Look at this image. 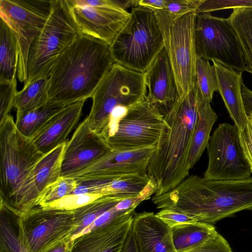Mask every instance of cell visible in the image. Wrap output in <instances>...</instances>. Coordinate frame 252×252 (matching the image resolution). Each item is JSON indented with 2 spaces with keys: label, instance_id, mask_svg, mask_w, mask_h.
I'll use <instances>...</instances> for the list:
<instances>
[{
  "label": "cell",
  "instance_id": "36",
  "mask_svg": "<svg viewBox=\"0 0 252 252\" xmlns=\"http://www.w3.org/2000/svg\"><path fill=\"white\" fill-rule=\"evenodd\" d=\"M187 252H233L226 239L218 232L197 247Z\"/></svg>",
  "mask_w": 252,
  "mask_h": 252
},
{
  "label": "cell",
  "instance_id": "30",
  "mask_svg": "<svg viewBox=\"0 0 252 252\" xmlns=\"http://www.w3.org/2000/svg\"><path fill=\"white\" fill-rule=\"evenodd\" d=\"M149 180L147 173L124 175L106 186L99 194L102 196L124 195L136 196L144 189Z\"/></svg>",
  "mask_w": 252,
  "mask_h": 252
},
{
  "label": "cell",
  "instance_id": "13",
  "mask_svg": "<svg viewBox=\"0 0 252 252\" xmlns=\"http://www.w3.org/2000/svg\"><path fill=\"white\" fill-rule=\"evenodd\" d=\"M74 210L38 207L23 219L32 252H48L71 241L75 230Z\"/></svg>",
  "mask_w": 252,
  "mask_h": 252
},
{
  "label": "cell",
  "instance_id": "5",
  "mask_svg": "<svg viewBox=\"0 0 252 252\" xmlns=\"http://www.w3.org/2000/svg\"><path fill=\"white\" fill-rule=\"evenodd\" d=\"M164 48L154 12L132 7L130 16L110 45L115 63L144 73Z\"/></svg>",
  "mask_w": 252,
  "mask_h": 252
},
{
  "label": "cell",
  "instance_id": "31",
  "mask_svg": "<svg viewBox=\"0 0 252 252\" xmlns=\"http://www.w3.org/2000/svg\"><path fill=\"white\" fill-rule=\"evenodd\" d=\"M196 84L204 97L210 102L214 93L219 91L215 67L209 61L198 56L196 63Z\"/></svg>",
  "mask_w": 252,
  "mask_h": 252
},
{
  "label": "cell",
  "instance_id": "45",
  "mask_svg": "<svg viewBox=\"0 0 252 252\" xmlns=\"http://www.w3.org/2000/svg\"><path fill=\"white\" fill-rule=\"evenodd\" d=\"M48 252H71V241L62 244Z\"/></svg>",
  "mask_w": 252,
  "mask_h": 252
},
{
  "label": "cell",
  "instance_id": "9",
  "mask_svg": "<svg viewBox=\"0 0 252 252\" xmlns=\"http://www.w3.org/2000/svg\"><path fill=\"white\" fill-rule=\"evenodd\" d=\"M163 116L146 98L129 107L120 119H109L99 135L111 151L155 147L165 125Z\"/></svg>",
  "mask_w": 252,
  "mask_h": 252
},
{
  "label": "cell",
  "instance_id": "12",
  "mask_svg": "<svg viewBox=\"0 0 252 252\" xmlns=\"http://www.w3.org/2000/svg\"><path fill=\"white\" fill-rule=\"evenodd\" d=\"M207 150L208 163L204 177L220 180H239L251 177L252 171L234 125L219 124L210 136Z\"/></svg>",
  "mask_w": 252,
  "mask_h": 252
},
{
  "label": "cell",
  "instance_id": "1",
  "mask_svg": "<svg viewBox=\"0 0 252 252\" xmlns=\"http://www.w3.org/2000/svg\"><path fill=\"white\" fill-rule=\"evenodd\" d=\"M203 97L195 83L187 96H178L164 115L165 125L147 168L149 177L157 184L155 195L172 190L189 176L190 153Z\"/></svg>",
  "mask_w": 252,
  "mask_h": 252
},
{
  "label": "cell",
  "instance_id": "21",
  "mask_svg": "<svg viewBox=\"0 0 252 252\" xmlns=\"http://www.w3.org/2000/svg\"><path fill=\"white\" fill-rule=\"evenodd\" d=\"M86 99L67 105L46 127L32 140L44 154L66 142L67 137L78 123Z\"/></svg>",
  "mask_w": 252,
  "mask_h": 252
},
{
  "label": "cell",
  "instance_id": "26",
  "mask_svg": "<svg viewBox=\"0 0 252 252\" xmlns=\"http://www.w3.org/2000/svg\"><path fill=\"white\" fill-rule=\"evenodd\" d=\"M49 77H41L24 84L18 91L13 104L16 116L40 108L49 101Z\"/></svg>",
  "mask_w": 252,
  "mask_h": 252
},
{
  "label": "cell",
  "instance_id": "40",
  "mask_svg": "<svg viewBox=\"0 0 252 252\" xmlns=\"http://www.w3.org/2000/svg\"><path fill=\"white\" fill-rule=\"evenodd\" d=\"M127 211H121L116 210L115 207L110 210L105 212L97 218L89 226L83 230L76 237V238L90 232L93 230L101 226L116 217L123 214ZM75 238V239H76Z\"/></svg>",
  "mask_w": 252,
  "mask_h": 252
},
{
  "label": "cell",
  "instance_id": "2",
  "mask_svg": "<svg viewBox=\"0 0 252 252\" xmlns=\"http://www.w3.org/2000/svg\"><path fill=\"white\" fill-rule=\"evenodd\" d=\"M152 201L157 208L179 212L214 225L239 212L252 211V176L220 180L191 175L172 190L154 195Z\"/></svg>",
  "mask_w": 252,
  "mask_h": 252
},
{
  "label": "cell",
  "instance_id": "44",
  "mask_svg": "<svg viewBox=\"0 0 252 252\" xmlns=\"http://www.w3.org/2000/svg\"><path fill=\"white\" fill-rule=\"evenodd\" d=\"M242 94L246 113L247 115H252V91L243 84Z\"/></svg>",
  "mask_w": 252,
  "mask_h": 252
},
{
  "label": "cell",
  "instance_id": "28",
  "mask_svg": "<svg viewBox=\"0 0 252 252\" xmlns=\"http://www.w3.org/2000/svg\"><path fill=\"white\" fill-rule=\"evenodd\" d=\"M218 118L217 114L210 105V102L203 97L190 153L189 165L191 169L199 160L205 149L207 147L212 128Z\"/></svg>",
  "mask_w": 252,
  "mask_h": 252
},
{
  "label": "cell",
  "instance_id": "7",
  "mask_svg": "<svg viewBox=\"0 0 252 252\" xmlns=\"http://www.w3.org/2000/svg\"><path fill=\"white\" fill-rule=\"evenodd\" d=\"M81 34L67 0H53L48 19L31 46L24 84L39 77H49L59 57Z\"/></svg>",
  "mask_w": 252,
  "mask_h": 252
},
{
  "label": "cell",
  "instance_id": "41",
  "mask_svg": "<svg viewBox=\"0 0 252 252\" xmlns=\"http://www.w3.org/2000/svg\"><path fill=\"white\" fill-rule=\"evenodd\" d=\"M67 1L71 7L105 6L120 9L115 4L113 0H67Z\"/></svg>",
  "mask_w": 252,
  "mask_h": 252
},
{
  "label": "cell",
  "instance_id": "46",
  "mask_svg": "<svg viewBox=\"0 0 252 252\" xmlns=\"http://www.w3.org/2000/svg\"><path fill=\"white\" fill-rule=\"evenodd\" d=\"M248 121L252 127V115H247Z\"/></svg>",
  "mask_w": 252,
  "mask_h": 252
},
{
  "label": "cell",
  "instance_id": "10",
  "mask_svg": "<svg viewBox=\"0 0 252 252\" xmlns=\"http://www.w3.org/2000/svg\"><path fill=\"white\" fill-rule=\"evenodd\" d=\"M53 0H0V17L16 37L19 58L17 77L27 79V62L31 46L44 26Z\"/></svg>",
  "mask_w": 252,
  "mask_h": 252
},
{
  "label": "cell",
  "instance_id": "25",
  "mask_svg": "<svg viewBox=\"0 0 252 252\" xmlns=\"http://www.w3.org/2000/svg\"><path fill=\"white\" fill-rule=\"evenodd\" d=\"M19 51L14 34L1 19L0 22V83L17 78Z\"/></svg>",
  "mask_w": 252,
  "mask_h": 252
},
{
  "label": "cell",
  "instance_id": "27",
  "mask_svg": "<svg viewBox=\"0 0 252 252\" xmlns=\"http://www.w3.org/2000/svg\"><path fill=\"white\" fill-rule=\"evenodd\" d=\"M227 19L236 33L245 71L252 74V7L235 8Z\"/></svg>",
  "mask_w": 252,
  "mask_h": 252
},
{
  "label": "cell",
  "instance_id": "4",
  "mask_svg": "<svg viewBox=\"0 0 252 252\" xmlns=\"http://www.w3.org/2000/svg\"><path fill=\"white\" fill-rule=\"evenodd\" d=\"M45 155L19 131L10 114L0 123V204L22 218L35 208L34 177Z\"/></svg>",
  "mask_w": 252,
  "mask_h": 252
},
{
  "label": "cell",
  "instance_id": "18",
  "mask_svg": "<svg viewBox=\"0 0 252 252\" xmlns=\"http://www.w3.org/2000/svg\"><path fill=\"white\" fill-rule=\"evenodd\" d=\"M144 76L148 89L146 99L164 116L178 97L173 70L164 48L144 72Z\"/></svg>",
  "mask_w": 252,
  "mask_h": 252
},
{
  "label": "cell",
  "instance_id": "8",
  "mask_svg": "<svg viewBox=\"0 0 252 252\" xmlns=\"http://www.w3.org/2000/svg\"><path fill=\"white\" fill-rule=\"evenodd\" d=\"M144 73L114 63L92 96L93 103L86 117L90 128L98 135L107 126L112 111L129 108L146 98Z\"/></svg>",
  "mask_w": 252,
  "mask_h": 252
},
{
  "label": "cell",
  "instance_id": "22",
  "mask_svg": "<svg viewBox=\"0 0 252 252\" xmlns=\"http://www.w3.org/2000/svg\"><path fill=\"white\" fill-rule=\"evenodd\" d=\"M0 252H32L28 244L23 219L0 204Z\"/></svg>",
  "mask_w": 252,
  "mask_h": 252
},
{
  "label": "cell",
  "instance_id": "34",
  "mask_svg": "<svg viewBox=\"0 0 252 252\" xmlns=\"http://www.w3.org/2000/svg\"><path fill=\"white\" fill-rule=\"evenodd\" d=\"M252 7V0H200L196 13H210L221 9Z\"/></svg>",
  "mask_w": 252,
  "mask_h": 252
},
{
  "label": "cell",
  "instance_id": "19",
  "mask_svg": "<svg viewBox=\"0 0 252 252\" xmlns=\"http://www.w3.org/2000/svg\"><path fill=\"white\" fill-rule=\"evenodd\" d=\"M132 227L139 252H176L171 228L154 213L135 214Z\"/></svg>",
  "mask_w": 252,
  "mask_h": 252
},
{
  "label": "cell",
  "instance_id": "17",
  "mask_svg": "<svg viewBox=\"0 0 252 252\" xmlns=\"http://www.w3.org/2000/svg\"><path fill=\"white\" fill-rule=\"evenodd\" d=\"M135 208L71 241V252H121Z\"/></svg>",
  "mask_w": 252,
  "mask_h": 252
},
{
  "label": "cell",
  "instance_id": "43",
  "mask_svg": "<svg viewBox=\"0 0 252 252\" xmlns=\"http://www.w3.org/2000/svg\"><path fill=\"white\" fill-rule=\"evenodd\" d=\"M167 0H138V6L146 7L153 11L165 8Z\"/></svg>",
  "mask_w": 252,
  "mask_h": 252
},
{
  "label": "cell",
  "instance_id": "3",
  "mask_svg": "<svg viewBox=\"0 0 252 252\" xmlns=\"http://www.w3.org/2000/svg\"><path fill=\"white\" fill-rule=\"evenodd\" d=\"M115 63L110 46L80 35L60 55L49 76V101L69 104L92 97Z\"/></svg>",
  "mask_w": 252,
  "mask_h": 252
},
{
  "label": "cell",
  "instance_id": "23",
  "mask_svg": "<svg viewBox=\"0 0 252 252\" xmlns=\"http://www.w3.org/2000/svg\"><path fill=\"white\" fill-rule=\"evenodd\" d=\"M173 245L176 252H187L201 245L218 232L211 224L195 221L171 228Z\"/></svg>",
  "mask_w": 252,
  "mask_h": 252
},
{
  "label": "cell",
  "instance_id": "24",
  "mask_svg": "<svg viewBox=\"0 0 252 252\" xmlns=\"http://www.w3.org/2000/svg\"><path fill=\"white\" fill-rule=\"evenodd\" d=\"M67 105L49 101L40 108L16 116V126L23 134L32 139Z\"/></svg>",
  "mask_w": 252,
  "mask_h": 252
},
{
  "label": "cell",
  "instance_id": "20",
  "mask_svg": "<svg viewBox=\"0 0 252 252\" xmlns=\"http://www.w3.org/2000/svg\"><path fill=\"white\" fill-rule=\"evenodd\" d=\"M219 91L230 117L238 129H243L247 122L242 94V72L227 67L217 61H213Z\"/></svg>",
  "mask_w": 252,
  "mask_h": 252
},
{
  "label": "cell",
  "instance_id": "35",
  "mask_svg": "<svg viewBox=\"0 0 252 252\" xmlns=\"http://www.w3.org/2000/svg\"><path fill=\"white\" fill-rule=\"evenodd\" d=\"M17 92V78L10 82L0 83V123L10 114Z\"/></svg>",
  "mask_w": 252,
  "mask_h": 252
},
{
  "label": "cell",
  "instance_id": "38",
  "mask_svg": "<svg viewBox=\"0 0 252 252\" xmlns=\"http://www.w3.org/2000/svg\"><path fill=\"white\" fill-rule=\"evenodd\" d=\"M156 216L171 228L185 223L197 221L184 213L170 209H161Z\"/></svg>",
  "mask_w": 252,
  "mask_h": 252
},
{
  "label": "cell",
  "instance_id": "15",
  "mask_svg": "<svg viewBox=\"0 0 252 252\" xmlns=\"http://www.w3.org/2000/svg\"><path fill=\"white\" fill-rule=\"evenodd\" d=\"M110 151L101 137L90 128L85 118L66 142L61 176L72 177Z\"/></svg>",
  "mask_w": 252,
  "mask_h": 252
},
{
  "label": "cell",
  "instance_id": "29",
  "mask_svg": "<svg viewBox=\"0 0 252 252\" xmlns=\"http://www.w3.org/2000/svg\"><path fill=\"white\" fill-rule=\"evenodd\" d=\"M130 196L124 195H109L101 196L94 201L75 210V230L71 238L74 240L85 228L102 214L114 208L119 202Z\"/></svg>",
  "mask_w": 252,
  "mask_h": 252
},
{
  "label": "cell",
  "instance_id": "16",
  "mask_svg": "<svg viewBox=\"0 0 252 252\" xmlns=\"http://www.w3.org/2000/svg\"><path fill=\"white\" fill-rule=\"evenodd\" d=\"M70 7L81 34L99 39L109 46L130 16L127 11L109 7Z\"/></svg>",
  "mask_w": 252,
  "mask_h": 252
},
{
  "label": "cell",
  "instance_id": "39",
  "mask_svg": "<svg viewBox=\"0 0 252 252\" xmlns=\"http://www.w3.org/2000/svg\"><path fill=\"white\" fill-rule=\"evenodd\" d=\"M240 143L243 154L252 171V127L247 120L243 129H238Z\"/></svg>",
  "mask_w": 252,
  "mask_h": 252
},
{
  "label": "cell",
  "instance_id": "33",
  "mask_svg": "<svg viewBox=\"0 0 252 252\" xmlns=\"http://www.w3.org/2000/svg\"><path fill=\"white\" fill-rule=\"evenodd\" d=\"M101 196H103L97 193L70 194L42 208L74 210L88 204Z\"/></svg>",
  "mask_w": 252,
  "mask_h": 252
},
{
  "label": "cell",
  "instance_id": "37",
  "mask_svg": "<svg viewBox=\"0 0 252 252\" xmlns=\"http://www.w3.org/2000/svg\"><path fill=\"white\" fill-rule=\"evenodd\" d=\"M200 0H167L165 8L167 13L180 17L190 12L196 11Z\"/></svg>",
  "mask_w": 252,
  "mask_h": 252
},
{
  "label": "cell",
  "instance_id": "11",
  "mask_svg": "<svg viewBox=\"0 0 252 252\" xmlns=\"http://www.w3.org/2000/svg\"><path fill=\"white\" fill-rule=\"evenodd\" d=\"M195 38L197 56L217 61L236 71H245V64L234 28L227 19L210 13L196 14Z\"/></svg>",
  "mask_w": 252,
  "mask_h": 252
},
{
  "label": "cell",
  "instance_id": "32",
  "mask_svg": "<svg viewBox=\"0 0 252 252\" xmlns=\"http://www.w3.org/2000/svg\"><path fill=\"white\" fill-rule=\"evenodd\" d=\"M78 185L77 181L73 177L61 176L47 186L42 192L39 198L38 207H44L71 194Z\"/></svg>",
  "mask_w": 252,
  "mask_h": 252
},
{
  "label": "cell",
  "instance_id": "14",
  "mask_svg": "<svg viewBox=\"0 0 252 252\" xmlns=\"http://www.w3.org/2000/svg\"><path fill=\"white\" fill-rule=\"evenodd\" d=\"M155 147L124 151H110L72 177L78 182L116 180L124 175L147 173Z\"/></svg>",
  "mask_w": 252,
  "mask_h": 252
},
{
  "label": "cell",
  "instance_id": "42",
  "mask_svg": "<svg viewBox=\"0 0 252 252\" xmlns=\"http://www.w3.org/2000/svg\"><path fill=\"white\" fill-rule=\"evenodd\" d=\"M121 252H139L132 225L128 232Z\"/></svg>",
  "mask_w": 252,
  "mask_h": 252
},
{
  "label": "cell",
  "instance_id": "6",
  "mask_svg": "<svg viewBox=\"0 0 252 252\" xmlns=\"http://www.w3.org/2000/svg\"><path fill=\"white\" fill-rule=\"evenodd\" d=\"M154 12L174 74L178 96L183 98L196 83L195 12L177 18L163 10Z\"/></svg>",
  "mask_w": 252,
  "mask_h": 252
}]
</instances>
